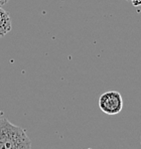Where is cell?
I'll list each match as a JSON object with an SVG mask.
<instances>
[{"instance_id":"6da1fadb","label":"cell","mask_w":141,"mask_h":149,"mask_svg":"<svg viewBox=\"0 0 141 149\" xmlns=\"http://www.w3.org/2000/svg\"><path fill=\"white\" fill-rule=\"evenodd\" d=\"M0 149H31V142L23 128L0 117Z\"/></svg>"},{"instance_id":"8992f818","label":"cell","mask_w":141,"mask_h":149,"mask_svg":"<svg viewBox=\"0 0 141 149\" xmlns=\"http://www.w3.org/2000/svg\"><path fill=\"white\" fill-rule=\"evenodd\" d=\"M140 142H141V137H140Z\"/></svg>"},{"instance_id":"3957f363","label":"cell","mask_w":141,"mask_h":149,"mask_svg":"<svg viewBox=\"0 0 141 149\" xmlns=\"http://www.w3.org/2000/svg\"><path fill=\"white\" fill-rule=\"evenodd\" d=\"M11 28V18L9 14L2 8V6H0V38L5 36Z\"/></svg>"},{"instance_id":"277c9868","label":"cell","mask_w":141,"mask_h":149,"mask_svg":"<svg viewBox=\"0 0 141 149\" xmlns=\"http://www.w3.org/2000/svg\"><path fill=\"white\" fill-rule=\"evenodd\" d=\"M8 1H9V0H0V6H3V5H5V4H7Z\"/></svg>"},{"instance_id":"5b68a950","label":"cell","mask_w":141,"mask_h":149,"mask_svg":"<svg viewBox=\"0 0 141 149\" xmlns=\"http://www.w3.org/2000/svg\"><path fill=\"white\" fill-rule=\"evenodd\" d=\"M1 115H2V112H1V111H0V117H1Z\"/></svg>"},{"instance_id":"7a4b0ae2","label":"cell","mask_w":141,"mask_h":149,"mask_svg":"<svg viewBox=\"0 0 141 149\" xmlns=\"http://www.w3.org/2000/svg\"><path fill=\"white\" fill-rule=\"evenodd\" d=\"M99 107L105 114L116 115L123 109V98L119 92H106L99 98Z\"/></svg>"}]
</instances>
